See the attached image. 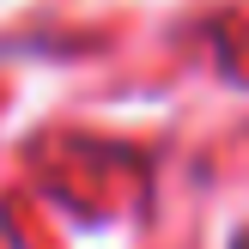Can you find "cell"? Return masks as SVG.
Instances as JSON below:
<instances>
[{"label":"cell","instance_id":"cell-1","mask_svg":"<svg viewBox=\"0 0 249 249\" xmlns=\"http://www.w3.org/2000/svg\"><path fill=\"white\" fill-rule=\"evenodd\" d=\"M231 249H249V237H237V243H231Z\"/></svg>","mask_w":249,"mask_h":249}]
</instances>
